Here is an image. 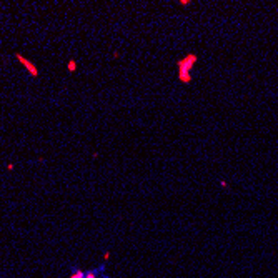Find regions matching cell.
<instances>
[{"mask_svg": "<svg viewBox=\"0 0 278 278\" xmlns=\"http://www.w3.org/2000/svg\"><path fill=\"white\" fill-rule=\"evenodd\" d=\"M198 62V55L195 53H188L183 58H180L177 62V68H178V80L182 84H190L192 82V68L197 65Z\"/></svg>", "mask_w": 278, "mask_h": 278, "instance_id": "6da1fadb", "label": "cell"}, {"mask_svg": "<svg viewBox=\"0 0 278 278\" xmlns=\"http://www.w3.org/2000/svg\"><path fill=\"white\" fill-rule=\"evenodd\" d=\"M17 58H18V62H20L22 65L27 68V72H28V74H30L32 77H38V68L33 65L30 60H27V58L23 57V55H20V53H17Z\"/></svg>", "mask_w": 278, "mask_h": 278, "instance_id": "7a4b0ae2", "label": "cell"}, {"mask_svg": "<svg viewBox=\"0 0 278 278\" xmlns=\"http://www.w3.org/2000/svg\"><path fill=\"white\" fill-rule=\"evenodd\" d=\"M100 270H102V266L98 268V270H90V271H87V273H85V278H97V275L100 273Z\"/></svg>", "mask_w": 278, "mask_h": 278, "instance_id": "3957f363", "label": "cell"}, {"mask_svg": "<svg viewBox=\"0 0 278 278\" xmlns=\"http://www.w3.org/2000/svg\"><path fill=\"white\" fill-rule=\"evenodd\" d=\"M70 278H85V271H82V270H74V273L70 275Z\"/></svg>", "mask_w": 278, "mask_h": 278, "instance_id": "277c9868", "label": "cell"}, {"mask_svg": "<svg viewBox=\"0 0 278 278\" xmlns=\"http://www.w3.org/2000/svg\"><path fill=\"white\" fill-rule=\"evenodd\" d=\"M75 68H77V62H75V60H70V62H68V70L74 72Z\"/></svg>", "mask_w": 278, "mask_h": 278, "instance_id": "5b68a950", "label": "cell"}, {"mask_svg": "<svg viewBox=\"0 0 278 278\" xmlns=\"http://www.w3.org/2000/svg\"><path fill=\"white\" fill-rule=\"evenodd\" d=\"M180 5L187 7V5H190V2H188V0H182V2H180Z\"/></svg>", "mask_w": 278, "mask_h": 278, "instance_id": "8992f818", "label": "cell"}, {"mask_svg": "<svg viewBox=\"0 0 278 278\" xmlns=\"http://www.w3.org/2000/svg\"><path fill=\"white\" fill-rule=\"evenodd\" d=\"M220 185H222V187H228V183L225 182V180H222V182H220Z\"/></svg>", "mask_w": 278, "mask_h": 278, "instance_id": "52a82bcc", "label": "cell"}]
</instances>
